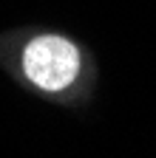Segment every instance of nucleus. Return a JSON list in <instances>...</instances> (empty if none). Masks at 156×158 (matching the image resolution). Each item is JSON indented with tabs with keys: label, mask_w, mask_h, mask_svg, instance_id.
Returning a JSON list of instances; mask_svg holds the SVG:
<instances>
[{
	"label": "nucleus",
	"mask_w": 156,
	"mask_h": 158,
	"mask_svg": "<svg viewBox=\"0 0 156 158\" xmlns=\"http://www.w3.org/2000/svg\"><path fill=\"white\" fill-rule=\"evenodd\" d=\"M23 71L34 85L46 90H60L74 82L80 71V54L63 37H40L29 43L23 54Z\"/></svg>",
	"instance_id": "1"
}]
</instances>
